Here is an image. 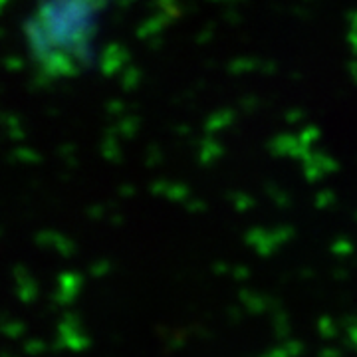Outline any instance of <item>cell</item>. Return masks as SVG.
Instances as JSON below:
<instances>
[{
  "label": "cell",
  "instance_id": "obj_1",
  "mask_svg": "<svg viewBox=\"0 0 357 357\" xmlns=\"http://www.w3.org/2000/svg\"><path fill=\"white\" fill-rule=\"evenodd\" d=\"M89 0H44L28 22V44L36 64L50 74H70L86 62L93 14Z\"/></svg>",
  "mask_w": 357,
  "mask_h": 357
},
{
  "label": "cell",
  "instance_id": "obj_2",
  "mask_svg": "<svg viewBox=\"0 0 357 357\" xmlns=\"http://www.w3.org/2000/svg\"><path fill=\"white\" fill-rule=\"evenodd\" d=\"M89 2H93L96 6H100V8H102V6L105 4V2H107V0H89Z\"/></svg>",
  "mask_w": 357,
  "mask_h": 357
}]
</instances>
